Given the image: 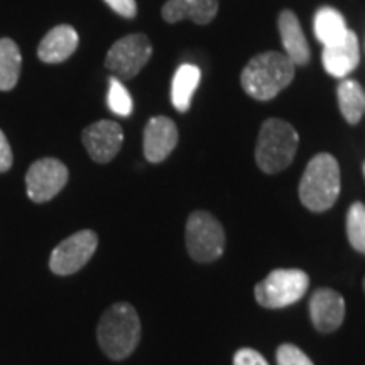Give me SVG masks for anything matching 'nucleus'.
Here are the masks:
<instances>
[{"mask_svg":"<svg viewBox=\"0 0 365 365\" xmlns=\"http://www.w3.org/2000/svg\"><path fill=\"white\" fill-rule=\"evenodd\" d=\"M186 249L196 262H213L225 250L222 223L208 212H193L186 222Z\"/></svg>","mask_w":365,"mask_h":365,"instance_id":"6","label":"nucleus"},{"mask_svg":"<svg viewBox=\"0 0 365 365\" xmlns=\"http://www.w3.org/2000/svg\"><path fill=\"white\" fill-rule=\"evenodd\" d=\"M98 344L107 357L124 360L134 352L140 340V319L129 303L112 304L100 318Z\"/></svg>","mask_w":365,"mask_h":365,"instance_id":"2","label":"nucleus"},{"mask_svg":"<svg viewBox=\"0 0 365 365\" xmlns=\"http://www.w3.org/2000/svg\"><path fill=\"white\" fill-rule=\"evenodd\" d=\"M346 237L357 252L365 255V205L355 202L346 213Z\"/></svg>","mask_w":365,"mask_h":365,"instance_id":"21","label":"nucleus"},{"mask_svg":"<svg viewBox=\"0 0 365 365\" xmlns=\"http://www.w3.org/2000/svg\"><path fill=\"white\" fill-rule=\"evenodd\" d=\"M313 29L319 43L323 46H333L345 38L349 29L344 16L333 7H322L314 14Z\"/></svg>","mask_w":365,"mask_h":365,"instance_id":"17","label":"nucleus"},{"mask_svg":"<svg viewBox=\"0 0 365 365\" xmlns=\"http://www.w3.org/2000/svg\"><path fill=\"white\" fill-rule=\"evenodd\" d=\"M218 0H168L163 6V19L170 24L190 19L195 24L205 26L215 19Z\"/></svg>","mask_w":365,"mask_h":365,"instance_id":"15","label":"nucleus"},{"mask_svg":"<svg viewBox=\"0 0 365 365\" xmlns=\"http://www.w3.org/2000/svg\"><path fill=\"white\" fill-rule=\"evenodd\" d=\"M68 182V168L59 159L44 158L36 161L26 175L27 196L34 203L53 200Z\"/></svg>","mask_w":365,"mask_h":365,"instance_id":"9","label":"nucleus"},{"mask_svg":"<svg viewBox=\"0 0 365 365\" xmlns=\"http://www.w3.org/2000/svg\"><path fill=\"white\" fill-rule=\"evenodd\" d=\"M309 277L299 269H274L255 286V299L267 309L291 307L308 291Z\"/></svg>","mask_w":365,"mask_h":365,"instance_id":"5","label":"nucleus"},{"mask_svg":"<svg viewBox=\"0 0 365 365\" xmlns=\"http://www.w3.org/2000/svg\"><path fill=\"white\" fill-rule=\"evenodd\" d=\"M299 200L312 212H327L339 200L340 166L331 154H317L299 181Z\"/></svg>","mask_w":365,"mask_h":365,"instance_id":"3","label":"nucleus"},{"mask_svg":"<svg viewBox=\"0 0 365 365\" xmlns=\"http://www.w3.org/2000/svg\"><path fill=\"white\" fill-rule=\"evenodd\" d=\"M108 108L120 117H129L132 110H134V103H132V97L129 90L122 85V81L115 78H110L108 83V97H107Z\"/></svg>","mask_w":365,"mask_h":365,"instance_id":"22","label":"nucleus"},{"mask_svg":"<svg viewBox=\"0 0 365 365\" xmlns=\"http://www.w3.org/2000/svg\"><path fill=\"white\" fill-rule=\"evenodd\" d=\"M279 26L281 43L284 46V54L293 61L294 66H304L309 63L312 51H309V44L301 29L298 16L289 9L282 11L277 19Z\"/></svg>","mask_w":365,"mask_h":365,"instance_id":"14","label":"nucleus"},{"mask_svg":"<svg viewBox=\"0 0 365 365\" xmlns=\"http://www.w3.org/2000/svg\"><path fill=\"white\" fill-rule=\"evenodd\" d=\"M98 247V237L93 230H80L68 237L51 252L49 267L58 276L78 272L93 257Z\"/></svg>","mask_w":365,"mask_h":365,"instance_id":"8","label":"nucleus"},{"mask_svg":"<svg viewBox=\"0 0 365 365\" xmlns=\"http://www.w3.org/2000/svg\"><path fill=\"white\" fill-rule=\"evenodd\" d=\"M298 144V132L289 122L267 118L259 130L255 163L267 175H277L293 163Z\"/></svg>","mask_w":365,"mask_h":365,"instance_id":"4","label":"nucleus"},{"mask_svg":"<svg viewBox=\"0 0 365 365\" xmlns=\"http://www.w3.org/2000/svg\"><path fill=\"white\" fill-rule=\"evenodd\" d=\"M341 115L350 125L359 124L365 112V93L355 80H344L336 90Z\"/></svg>","mask_w":365,"mask_h":365,"instance_id":"19","label":"nucleus"},{"mask_svg":"<svg viewBox=\"0 0 365 365\" xmlns=\"http://www.w3.org/2000/svg\"><path fill=\"white\" fill-rule=\"evenodd\" d=\"M78 48V33L71 26H58L41 41L38 56L41 61L54 65L71 56Z\"/></svg>","mask_w":365,"mask_h":365,"instance_id":"16","label":"nucleus"},{"mask_svg":"<svg viewBox=\"0 0 365 365\" xmlns=\"http://www.w3.org/2000/svg\"><path fill=\"white\" fill-rule=\"evenodd\" d=\"M180 134L168 117H153L144 129V156L149 163H163L175 150Z\"/></svg>","mask_w":365,"mask_h":365,"instance_id":"11","label":"nucleus"},{"mask_svg":"<svg viewBox=\"0 0 365 365\" xmlns=\"http://www.w3.org/2000/svg\"><path fill=\"white\" fill-rule=\"evenodd\" d=\"M364 175H365V163H364Z\"/></svg>","mask_w":365,"mask_h":365,"instance_id":"27","label":"nucleus"},{"mask_svg":"<svg viewBox=\"0 0 365 365\" xmlns=\"http://www.w3.org/2000/svg\"><path fill=\"white\" fill-rule=\"evenodd\" d=\"M22 58L19 46L12 39H0V90L9 91L17 85Z\"/></svg>","mask_w":365,"mask_h":365,"instance_id":"20","label":"nucleus"},{"mask_svg":"<svg viewBox=\"0 0 365 365\" xmlns=\"http://www.w3.org/2000/svg\"><path fill=\"white\" fill-rule=\"evenodd\" d=\"M277 365H313V362L298 346L284 344L277 349Z\"/></svg>","mask_w":365,"mask_h":365,"instance_id":"23","label":"nucleus"},{"mask_svg":"<svg viewBox=\"0 0 365 365\" xmlns=\"http://www.w3.org/2000/svg\"><path fill=\"white\" fill-rule=\"evenodd\" d=\"M200 78H202V71L195 65H181L176 70L171 85V100L178 112H186L190 108Z\"/></svg>","mask_w":365,"mask_h":365,"instance_id":"18","label":"nucleus"},{"mask_svg":"<svg viewBox=\"0 0 365 365\" xmlns=\"http://www.w3.org/2000/svg\"><path fill=\"white\" fill-rule=\"evenodd\" d=\"M322 59L327 73H330L335 78H345V76L350 75L360 63L357 34L349 29V33H346V36L340 41V43L333 46H325Z\"/></svg>","mask_w":365,"mask_h":365,"instance_id":"13","label":"nucleus"},{"mask_svg":"<svg viewBox=\"0 0 365 365\" xmlns=\"http://www.w3.org/2000/svg\"><path fill=\"white\" fill-rule=\"evenodd\" d=\"M309 317L318 331H335L345 318L344 296L333 289H317L309 301Z\"/></svg>","mask_w":365,"mask_h":365,"instance_id":"12","label":"nucleus"},{"mask_svg":"<svg viewBox=\"0 0 365 365\" xmlns=\"http://www.w3.org/2000/svg\"><path fill=\"white\" fill-rule=\"evenodd\" d=\"M294 68L293 61L284 53H259L242 70V88L249 97L266 102L277 97L287 85H291Z\"/></svg>","mask_w":365,"mask_h":365,"instance_id":"1","label":"nucleus"},{"mask_svg":"<svg viewBox=\"0 0 365 365\" xmlns=\"http://www.w3.org/2000/svg\"><path fill=\"white\" fill-rule=\"evenodd\" d=\"M12 166V150L7 137L0 130V173H6Z\"/></svg>","mask_w":365,"mask_h":365,"instance_id":"26","label":"nucleus"},{"mask_svg":"<svg viewBox=\"0 0 365 365\" xmlns=\"http://www.w3.org/2000/svg\"><path fill=\"white\" fill-rule=\"evenodd\" d=\"M364 291H365V279H364Z\"/></svg>","mask_w":365,"mask_h":365,"instance_id":"28","label":"nucleus"},{"mask_svg":"<svg viewBox=\"0 0 365 365\" xmlns=\"http://www.w3.org/2000/svg\"><path fill=\"white\" fill-rule=\"evenodd\" d=\"M86 150L95 163L105 164L117 156L124 143V130L113 120H98L81 134Z\"/></svg>","mask_w":365,"mask_h":365,"instance_id":"10","label":"nucleus"},{"mask_svg":"<svg viewBox=\"0 0 365 365\" xmlns=\"http://www.w3.org/2000/svg\"><path fill=\"white\" fill-rule=\"evenodd\" d=\"M107 6L117 12L118 16L125 17V19H134L137 16V4L135 0H105Z\"/></svg>","mask_w":365,"mask_h":365,"instance_id":"24","label":"nucleus"},{"mask_svg":"<svg viewBox=\"0 0 365 365\" xmlns=\"http://www.w3.org/2000/svg\"><path fill=\"white\" fill-rule=\"evenodd\" d=\"M234 365H269L261 354L252 349H240L234 357Z\"/></svg>","mask_w":365,"mask_h":365,"instance_id":"25","label":"nucleus"},{"mask_svg":"<svg viewBox=\"0 0 365 365\" xmlns=\"http://www.w3.org/2000/svg\"><path fill=\"white\" fill-rule=\"evenodd\" d=\"M153 56V44L145 34H129L108 49L105 66L118 80H130L139 75Z\"/></svg>","mask_w":365,"mask_h":365,"instance_id":"7","label":"nucleus"}]
</instances>
